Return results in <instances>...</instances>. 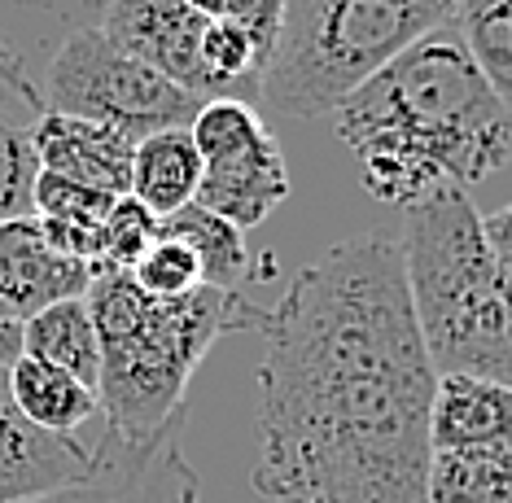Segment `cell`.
I'll list each match as a JSON object with an SVG mask.
<instances>
[{"label": "cell", "mask_w": 512, "mask_h": 503, "mask_svg": "<svg viewBox=\"0 0 512 503\" xmlns=\"http://www.w3.org/2000/svg\"><path fill=\"white\" fill-rule=\"evenodd\" d=\"M259 460L272 503H429L438 372L416 324L399 241L359 232L267 307Z\"/></svg>", "instance_id": "1"}, {"label": "cell", "mask_w": 512, "mask_h": 503, "mask_svg": "<svg viewBox=\"0 0 512 503\" xmlns=\"http://www.w3.org/2000/svg\"><path fill=\"white\" fill-rule=\"evenodd\" d=\"M368 197L416 210L469 193L512 158V114L473 66L456 27H438L381 66L329 114Z\"/></svg>", "instance_id": "2"}, {"label": "cell", "mask_w": 512, "mask_h": 503, "mask_svg": "<svg viewBox=\"0 0 512 503\" xmlns=\"http://www.w3.org/2000/svg\"><path fill=\"white\" fill-rule=\"evenodd\" d=\"M84 302L101 337V425L132 447L180 434L184 394L211 346L267 324V307L241 289L197 285L184 298H149L132 272H101Z\"/></svg>", "instance_id": "3"}, {"label": "cell", "mask_w": 512, "mask_h": 503, "mask_svg": "<svg viewBox=\"0 0 512 503\" xmlns=\"http://www.w3.org/2000/svg\"><path fill=\"white\" fill-rule=\"evenodd\" d=\"M403 267L438 377H482L512 390V276L491 254L469 193L407 210Z\"/></svg>", "instance_id": "4"}, {"label": "cell", "mask_w": 512, "mask_h": 503, "mask_svg": "<svg viewBox=\"0 0 512 503\" xmlns=\"http://www.w3.org/2000/svg\"><path fill=\"white\" fill-rule=\"evenodd\" d=\"M438 27L447 22L386 0H285L259 101L285 119H324Z\"/></svg>", "instance_id": "5"}, {"label": "cell", "mask_w": 512, "mask_h": 503, "mask_svg": "<svg viewBox=\"0 0 512 503\" xmlns=\"http://www.w3.org/2000/svg\"><path fill=\"white\" fill-rule=\"evenodd\" d=\"M44 101L53 114L119 127L123 136L141 140L167 127H189L202 101L154 66L136 62L119 44H110L97 27H79L53 53L44 75Z\"/></svg>", "instance_id": "6"}, {"label": "cell", "mask_w": 512, "mask_h": 503, "mask_svg": "<svg viewBox=\"0 0 512 503\" xmlns=\"http://www.w3.org/2000/svg\"><path fill=\"white\" fill-rule=\"evenodd\" d=\"M202 154V184L193 202L232 228H259L289 197L285 154L250 101H202L189 123Z\"/></svg>", "instance_id": "7"}, {"label": "cell", "mask_w": 512, "mask_h": 503, "mask_svg": "<svg viewBox=\"0 0 512 503\" xmlns=\"http://www.w3.org/2000/svg\"><path fill=\"white\" fill-rule=\"evenodd\" d=\"M22 503H202V482L184 460L180 434L132 447L101 425L97 469L88 482Z\"/></svg>", "instance_id": "8"}, {"label": "cell", "mask_w": 512, "mask_h": 503, "mask_svg": "<svg viewBox=\"0 0 512 503\" xmlns=\"http://www.w3.org/2000/svg\"><path fill=\"white\" fill-rule=\"evenodd\" d=\"M97 31L123 53H132L136 62L154 66L171 84L193 92L197 101H211L202 75L206 18L189 0H106Z\"/></svg>", "instance_id": "9"}, {"label": "cell", "mask_w": 512, "mask_h": 503, "mask_svg": "<svg viewBox=\"0 0 512 503\" xmlns=\"http://www.w3.org/2000/svg\"><path fill=\"white\" fill-rule=\"evenodd\" d=\"M97 442L101 434L57 438L22 420L18 407L9 403V385L0 372V503L40 499L88 482L97 469V451H92Z\"/></svg>", "instance_id": "10"}, {"label": "cell", "mask_w": 512, "mask_h": 503, "mask_svg": "<svg viewBox=\"0 0 512 503\" xmlns=\"http://www.w3.org/2000/svg\"><path fill=\"white\" fill-rule=\"evenodd\" d=\"M92 280L97 272L88 263L62 259L44 245L36 215L0 224V302H5L9 320L27 324L31 315L49 311L57 302L84 298Z\"/></svg>", "instance_id": "11"}, {"label": "cell", "mask_w": 512, "mask_h": 503, "mask_svg": "<svg viewBox=\"0 0 512 503\" xmlns=\"http://www.w3.org/2000/svg\"><path fill=\"white\" fill-rule=\"evenodd\" d=\"M49 114L44 88L31 79L27 57L0 40V224L31 215L36 193V127Z\"/></svg>", "instance_id": "12"}, {"label": "cell", "mask_w": 512, "mask_h": 503, "mask_svg": "<svg viewBox=\"0 0 512 503\" xmlns=\"http://www.w3.org/2000/svg\"><path fill=\"white\" fill-rule=\"evenodd\" d=\"M132 154H136V140L106 123H88V119H71V114L49 110L36 127L40 171L88 184V189H101L110 197L132 193Z\"/></svg>", "instance_id": "13"}, {"label": "cell", "mask_w": 512, "mask_h": 503, "mask_svg": "<svg viewBox=\"0 0 512 503\" xmlns=\"http://www.w3.org/2000/svg\"><path fill=\"white\" fill-rule=\"evenodd\" d=\"M429 447H512V390L482 377H438L434 412H429Z\"/></svg>", "instance_id": "14"}, {"label": "cell", "mask_w": 512, "mask_h": 503, "mask_svg": "<svg viewBox=\"0 0 512 503\" xmlns=\"http://www.w3.org/2000/svg\"><path fill=\"white\" fill-rule=\"evenodd\" d=\"M9 403L18 407L22 420H31L44 434L57 438H79L92 425H101V399L97 390H88L84 381H75L71 372L40 364V359L22 355L14 368L5 372Z\"/></svg>", "instance_id": "15"}, {"label": "cell", "mask_w": 512, "mask_h": 503, "mask_svg": "<svg viewBox=\"0 0 512 503\" xmlns=\"http://www.w3.org/2000/svg\"><path fill=\"white\" fill-rule=\"evenodd\" d=\"M197 184H202V154H197L189 127H167V132L136 140L132 193L127 197H136L154 219L193 206Z\"/></svg>", "instance_id": "16"}, {"label": "cell", "mask_w": 512, "mask_h": 503, "mask_svg": "<svg viewBox=\"0 0 512 503\" xmlns=\"http://www.w3.org/2000/svg\"><path fill=\"white\" fill-rule=\"evenodd\" d=\"M22 355L71 372L75 381L97 390L101 385V337H97V324H92L88 302L71 298V302H57V307L31 315V320L22 324Z\"/></svg>", "instance_id": "17"}, {"label": "cell", "mask_w": 512, "mask_h": 503, "mask_svg": "<svg viewBox=\"0 0 512 503\" xmlns=\"http://www.w3.org/2000/svg\"><path fill=\"white\" fill-rule=\"evenodd\" d=\"M158 237L180 241L184 250L202 267V285L215 289H237L250 276V250H246V232L232 228L228 219L211 215L202 206H184L176 215L158 219Z\"/></svg>", "instance_id": "18"}, {"label": "cell", "mask_w": 512, "mask_h": 503, "mask_svg": "<svg viewBox=\"0 0 512 503\" xmlns=\"http://www.w3.org/2000/svg\"><path fill=\"white\" fill-rule=\"evenodd\" d=\"M429 503H512V447L434 451Z\"/></svg>", "instance_id": "19"}, {"label": "cell", "mask_w": 512, "mask_h": 503, "mask_svg": "<svg viewBox=\"0 0 512 503\" xmlns=\"http://www.w3.org/2000/svg\"><path fill=\"white\" fill-rule=\"evenodd\" d=\"M451 27L491 92L512 114V0H456Z\"/></svg>", "instance_id": "20"}, {"label": "cell", "mask_w": 512, "mask_h": 503, "mask_svg": "<svg viewBox=\"0 0 512 503\" xmlns=\"http://www.w3.org/2000/svg\"><path fill=\"white\" fill-rule=\"evenodd\" d=\"M119 197L88 189V184L62 180V175L40 171L36 175V193H31V215L44 224H66V228H84V232H101L110 219V210Z\"/></svg>", "instance_id": "21"}, {"label": "cell", "mask_w": 512, "mask_h": 503, "mask_svg": "<svg viewBox=\"0 0 512 503\" xmlns=\"http://www.w3.org/2000/svg\"><path fill=\"white\" fill-rule=\"evenodd\" d=\"M154 241H158V219L149 215L136 197H119L110 210V219H106V228H101L97 276L101 272H132Z\"/></svg>", "instance_id": "22"}, {"label": "cell", "mask_w": 512, "mask_h": 503, "mask_svg": "<svg viewBox=\"0 0 512 503\" xmlns=\"http://www.w3.org/2000/svg\"><path fill=\"white\" fill-rule=\"evenodd\" d=\"M132 280L145 289L149 298H184L202 285V267L180 241L158 237L145 250V259L132 267Z\"/></svg>", "instance_id": "23"}, {"label": "cell", "mask_w": 512, "mask_h": 503, "mask_svg": "<svg viewBox=\"0 0 512 503\" xmlns=\"http://www.w3.org/2000/svg\"><path fill=\"white\" fill-rule=\"evenodd\" d=\"M281 18H285V0H232L228 14L219 18V22H232V27H241V31H246L250 40L267 53V62H272Z\"/></svg>", "instance_id": "24"}, {"label": "cell", "mask_w": 512, "mask_h": 503, "mask_svg": "<svg viewBox=\"0 0 512 503\" xmlns=\"http://www.w3.org/2000/svg\"><path fill=\"white\" fill-rule=\"evenodd\" d=\"M482 232L491 241V254L499 259V267L512 276V202L499 206L495 215H482Z\"/></svg>", "instance_id": "25"}, {"label": "cell", "mask_w": 512, "mask_h": 503, "mask_svg": "<svg viewBox=\"0 0 512 503\" xmlns=\"http://www.w3.org/2000/svg\"><path fill=\"white\" fill-rule=\"evenodd\" d=\"M22 359V324L0 320V372H9Z\"/></svg>", "instance_id": "26"}, {"label": "cell", "mask_w": 512, "mask_h": 503, "mask_svg": "<svg viewBox=\"0 0 512 503\" xmlns=\"http://www.w3.org/2000/svg\"><path fill=\"white\" fill-rule=\"evenodd\" d=\"M386 5H403V9H421V14H434L438 22H451V14H456V0H386Z\"/></svg>", "instance_id": "27"}, {"label": "cell", "mask_w": 512, "mask_h": 503, "mask_svg": "<svg viewBox=\"0 0 512 503\" xmlns=\"http://www.w3.org/2000/svg\"><path fill=\"white\" fill-rule=\"evenodd\" d=\"M189 5H193V9H197V14H202L206 22H219V18L228 14V5H232V0H189Z\"/></svg>", "instance_id": "28"}, {"label": "cell", "mask_w": 512, "mask_h": 503, "mask_svg": "<svg viewBox=\"0 0 512 503\" xmlns=\"http://www.w3.org/2000/svg\"><path fill=\"white\" fill-rule=\"evenodd\" d=\"M0 320H9V315H5V302H0ZM18 324V320H14Z\"/></svg>", "instance_id": "29"}]
</instances>
